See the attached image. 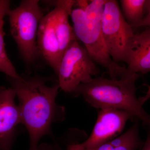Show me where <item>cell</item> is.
<instances>
[{"instance_id":"6da1fadb","label":"cell","mask_w":150,"mask_h":150,"mask_svg":"<svg viewBox=\"0 0 150 150\" xmlns=\"http://www.w3.org/2000/svg\"><path fill=\"white\" fill-rule=\"evenodd\" d=\"M7 79L18 98L21 124L29 134V150H38L39 141L50 134L52 123L65 118L64 107L56 102L59 83L48 86L45 79L38 76Z\"/></svg>"},{"instance_id":"7a4b0ae2","label":"cell","mask_w":150,"mask_h":150,"mask_svg":"<svg viewBox=\"0 0 150 150\" xmlns=\"http://www.w3.org/2000/svg\"><path fill=\"white\" fill-rule=\"evenodd\" d=\"M139 77V74L127 69L126 74L120 79L93 78L81 84L71 93L76 97H82L95 108L129 112L150 128V115L145 111L136 96V83Z\"/></svg>"},{"instance_id":"3957f363","label":"cell","mask_w":150,"mask_h":150,"mask_svg":"<svg viewBox=\"0 0 150 150\" xmlns=\"http://www.w3.org/2000/svg\"><path fill=\"white\" fill-rule=\"evenodd\" d=\"M106 0L90 1L85 11L73 9L70 16L78 40L83 43L96 64L107 71L112 79H119L127 68L115 63L111 59L103 35L101 20Z\"/></svg>"},{"instance_id":"277c9868","label":"cell","mask_w":150,"mask_h":150,"mask_svg":"<svg viewBox=\"0 0 150 150\" xmlns=\"http://www.w3.org/2000/svg\"><path fill=\"white\" fill-rule=\"evenodd\" d=\"M38 0H23L9 12L10 28L22 57L27 64L34 63L40 54L37 43L38 26L44 16Z\"/></svg>"},{"instance_id":"5b68a950","label":"cell","mask_w":150,"mask_h":150,"mask_svg":"<svg viewBox=\"0 0 150 150\" xmlns=\"http://www.w3.org/2000/svg\"><path fill=\"white\" fill-rule=\"evenodd\" d=\"M103 35L108 53L115 63L127 64L129 46L134 33L126 21L118 2L106 0L101 20Z\"/></svg>"},{"instance_id":"8992f818","label":"cell","mask_w":150,"mask_h":150,"mask_svg":"<svg viewBox=\"0 0 150 150\" xmlns=\"http://www.w3.org/2000/svg\"><path fill=\"white\" fill-rule=\"evenodd\" d=\"M99 73L85 47L76 40L65 51L57 74L60 88L71 93L81 84L87 82Z\"/></svg>"},{"instance_id":"52a82bcc","label":"cell","mask_w":150,"mask_h":150,"mask_svg":"<svg viewBox=\"0 0 150 150\" xmlns=\"http://www.w3.org/2000/svg\"><path fill=\"white\" fill-rule=\"evenodd\" d=\"M134 118L131 113L124 110L101 109L88 139L81 144L69 145L67 150L91 149L107 143L121 134L127 121Z\"/></svg>"},{"instance_id":"ba28073f","label":"cell","mask_w":150,"mask_h":150,"mask_svg":"<svg viewBox=\"0 0 150 150\" xmlns=\"http://www.w3.org/2000/svg\"><path fill=\"white\" fill-rule=\"evenodd\" d=\"M13 89L0 86V150H11L17 126L21 123Z\"/></svg>"},{"instance_id":"9c48e42d","label":"cell","mask_w":150,"mask_h":150,"mask_svg":"<svg viewBox=\"0 0 150 150\" xmlns=\"http://www.w3.org/2000/svg\"><path fill=\"white\" fill-rule=\"evenodd\" d=\"M54 9L44 16L39 23L37 43L40 54L57 74L62 60L54 29Z\"/></svg>"},{"instance_id":"30bf717a","label":"cell","mask_w":150,"mask_h":150,"mask_svg":"<svg viewBox=\"0 0 150 150\" xmlns=\"http://www.w3.org/2000/svg\"><path fill=\"white\" fill-rule=\"evenodd\" d=\"M127 64L128 70L139 75L150 71V26L134 33L129 46Z\"/></svg>"},{"instance_id":"8fae6325","label":"cell","mask_w":150,"mask_h":150,"mask_svg":"<svg viewBox=\"0 0 150 150\" xmlns=\"http://www.w3.org/2000/svg\"><path fill=\"white\" fill-rule=\"evenodd\" d=\"M76 1L60 0L54 1L55 5L54 29L59 43L61 57L70 45L78 40L75 35L74 28L69 22L73 8Z\"/></svg>"},{"instance_id":"7c38bea8","label":"cell","mask_w":150,"mask_h":150,"mask_svg":"<svg viewBox=\"0 0 150 150\" xmlns=\"http://www.w3.org/2000/svg\"><path fill=\"white\" fill-rule=\"evenodd\" d=\"M10 6V1L0 0V72L4 73L7 76L21 79V76L17 72L15 68L9 59L5 48L4 19L6 15H8L11 10Z\"/></svg>"},{"instance_id":"4fadbf2b","label":"cell","mask_w":150,"mask_h":150,"mask_svg":"<svg viewBox=\"0 0 150 150\" xmlns=\"http://www.w3.org/2000/svg\"><path fill=\"white\" fill-rule=\"evenodd\" d=\"M142 144L139 134V124L135 123L124 134L103 144L89 150H136Z\"/></svg>"},{"instance_id":"5bb4252c","label":"cell","mask_w":150,"mask_h":150,"mask_svg":"<svg viewBox=\"0 0 150 150\" xmlns=\"http://www.w3.org/2000/svg\"><path fill=\"white\" fill-rule=\"evenodd\" d=\"M120 2L126 21L132 28H138L145 17L146 0H121Z\"/></svg>"},{"instance_id":"9a60e30c","label":"cell","mask_w":150,"mask_h":150,"mask_svg":"<svg viewBox=\"0 0 150 150\" xmlns=\"http://www.w3.org/2000/svg\"><path fill=\"white\" fill-rule=\"evenodd\" d=\"M90 3V1L78 0V1H76L75 5H76L78 6V8L80 9L85 11Z\"/></svg>"},{"instance_id":"2e32d148","label":"cell","mask_w":150,"mask_h":150,"mask_svg":"<svg viewBox=\"0 0 150 150\" xmlns=\"http://www.w3.org/2000/svg\"><path fill=\"white\" fill-rule=\"evenodd\" d=\"M150 98V86H149V88L147 92L146 93V94L144 96L140 98H139V100L141 104L142 105H143L145 103L148 101L149 99Z\"/></svg>"},{"instance_id":"e0dca14e","label":"cell","mask_w":150,"mask_h":150,"mask_svg":"<svg viewBox=\"0 0 150 150\" xmlns=\"http://www.w3.org/2000/svg\"><path fill=\"white\" fill-rule=\"evenodd\" d=\"M38 150H54V147L50 144L43 143L38 146Z\"/></svg>"},{"instance_id":"ac0fdd59","label":"cell","mask_w":150,"mask_h":150,"mask_svg":"<svg viewBox=\"0 0 150 150\" xmlns=\"http://www.w3.org/2000/svg\"><path fill=\"white\" fill-rule=\"evenodd\" d=\"M143 26H145V27L150 26V16H145L143 21L139 24L138 28L143 27Z\"/></svg>"},{"instance_id":"d6986e66","label":"cell","mask_w":150,"mask_h":150,"mask_svg":"<svg viewBox=\"0 0 150 150\" xmlns=\"http://www.w3.org/2000/svg\"><path fill=\"white\" fill-rule=\"evenodd\" d=\"M142 150H150V131L148 133L146 140Z\"/></svg>"},{"instance_id":"ffe728a7","label":"cell","mask_w":150,"mask_h":150,"mask_svg":"<svg viewBox=\"0 0 150 150\" xmlns=\"http://www.w3.org/2000/svg\"><path fill=\"white\" fill-rule=\"evenodd\" d=\"M144 12L146 13L145 16H150V0H146L144 6Z\"/></svg>"}]
</instances>
